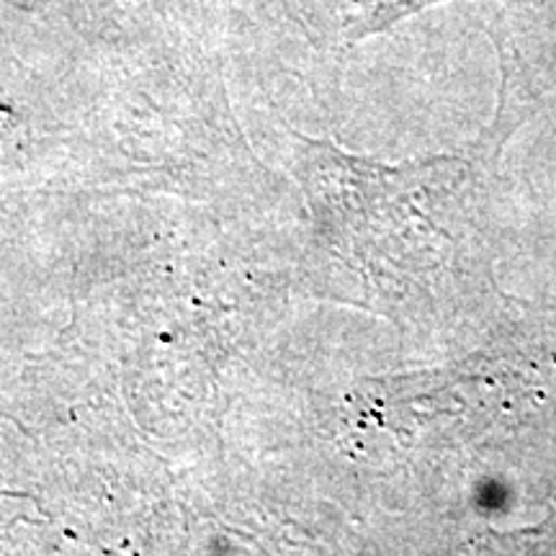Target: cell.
Segmentation results:
<instances>
[{"label": "cell", "mask_w": 556, "mask_h": 556, "mask_svg": "<svg viewBox=\"0 0 556 556\" xmlns=\"http://www.w3.org/2000/svg\"><path fill=\"white\" fill-rule=\"evenodd\" d=\"M433 3L441 0H304V16L325 39L353 45Z\"/></svg>", "instance_id": "cell-1"}]
</instances>
